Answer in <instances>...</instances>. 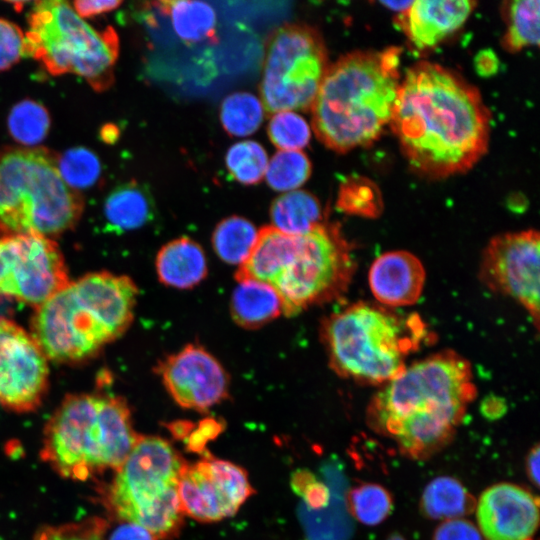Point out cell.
Instances as JSON below:
<instances>
[{
  "mask_svg": "<svg viewBox=\"0 0 540 540\" xmlns=\"http://www.w3.org/2000/svg\"><path fill=\"white\" fill-rule=\"evenodd\" d=\"M490 113L456 72L422 61L400 82L390 120L409 165L430 178L464 173L486 153Z\"/></svg>",
  "mask_w": 540,
  "mask_h": 540,
  "instance_id": "obj_1",
  "label": "cell"
},
{
  "mask_svg": "<svg viewBox=\"0 0 540 540\" xmlns=\"http://www.w3.org/2000/svg\"><path fill=\"white\" fill-rule=\"evenodd\" d=\"M472 376L469 362L453 351L415 362L373 396L367 422L405 456L427 458L452 440L476 396Z\"/></svg>",
  "mask_w": 540,
  "mask_h": 540,
  "instance_id": "obj_2",
  "label": "cell"
},
{
  "mask_svg": "<svg viewBox=\"0 0 540 540\" xmlns=\"http://www.w3.org/2000/svg\"><path fill=\"white\" fill-rule=\"evenodd\" d=\"M355 269L352 247L340 227L323 221L302 235L264 226L244 264L249 278L276 290L287 316L340 298Z\"/></svg>",
  "mask_w": 540,
  "mask_h": 540,
  "instance_id": "obj_3",
  "label": "cell"
},
{
  "mask_svg": "<svg viewBox=\"0 0 540 540\" xmlns=\"http://www.w3.org/2000/svg\"><path fill=\"white\" fill-rule=\"evenodd\" d=\"M398 48L353 51L329 65L311 106L312 126L329 149L374 142L390 123L400 84Z\"/></svg>",
  "mask_w": 540,
  "mask_h": 540,
  "instance_id": "obj_4",
  "label": "cell"
},
{
  "mask_svg": "<svg viewBox=\"0 0 540 540\" xmlns=\"http://www.w3.org/2000/svg\"><path fill=\"white\" fill-rule=\"evenodd\" d=\"M138 293L128 276L89 273L36 307L31 335L48 360H86L129 328Z\"/></svg>",
  "mask_w": 540,
  "mask_h": 540,
  "instance_id": "obj_5",
  "label": "cell"
},
{
  "mask_svg": "<svg viewBox=\"0 0 540 540\" xmlns=\"http://www.w3.org/2000/svg\"><path fill=\"white\" fill-rule=\"evenodd\" d=\"M140 436L123 398L69 394L44 427L40 457L62 478L87 481L117 470Z\"/></svg>",
  "mask_w": 540,
  "mask_h": 540,
  "instance_id": "obj_6",
  "label": "cell"
},
{
  "mask_svg": "<svg viewBox=\"0 0 540 540\" xmlns=\"http://www.w3.org/2000/svg\"><path fill=\"white\" fill-rule=\"evenodd\" d=\"M416 313L401 315L388 307L357 302L331 314L321 338L331 369L363 384H386L406 369L408 355L430 338Z\"/></svg>",
  "mask_w": 540,
  "mask_h": 540,
  "instance_id": "obj_7",
  "label": "cell"
},
{
  "mask_svg": "<svg viewBox=\"0 0 540 540\" xmlns=\"http://www.w3.org/2000/svg\"><path fill=\"white\" fill-rule=\"evenodd\" d=\"M83 199L45 148L0 151V230L51 238L75 226Z\"/></svg>",
  "mask_w": 540,
  "mask_h": 540,
  "instance_id": "obj_8",
  "label": "cell"
},
{
  "mask_svg": "<svg viewBox=\"0 0 540 540\" xmlns=\"http://www.w3.org/2000/svg\"><path fill=\"white\" fill-rule=\"evenodd\" d=\"M186 463L167 440L141 435L105 488L104 503L118 521L144 528L155 540L172 539L184 522L178 481Z\"/></svg>",
  "mask_w": 540,
  "mask_h": 540,
  "instance_id": "obj_9",
  "label": "cell"
},
{
  "mask_svg": "<svg viewBox=\"0 0 540 540\" xmlns=\"http://www.w3.org/2000/svg\"><path fill=\"white\" fill-rule=\"evenodd\" d=\"M25 34V55L52 75L73 73L102 91L114 79L119 40L111 27L97 31L67 2L38 1L32 7Z\"/></svg>",
  "mask_w": 540,
  "mask_h": 540,
  "instance_id": "obj_10",
  "label": "cell"
},
{
  "mask_svg": "<svg viewBox=\"0 0 540 540\" xmlns=\"http://www.w3.org/2000/svg\"><path fill=\"white\" fill-rule=\"evenodd\" d=\"M328 57L321 35L312 27L286 24L267 42L260 92L266 111L311 109Z\"/></svg>",
  "mask_w": 540,
  "mask_h": 540,
  "instance_id": "obj_11",
  "label": "cell"
},
{
  "mask_svg": "<svg viewBox=\"0 0 540 540\" xmlns=\"http://www.w3.org/2000/svg\"><path fill=\"white\" fill-rule=\"evenodd\" d=\"M69 282L64 257L51 238L0 237V297L38 307Z\"/></svg>",
  "mask_w": 540,
  "mask_h": 540,
  "instance_id": "obj_12",
  "label": "cell"
},
{
  "mask_svg": "<svg viewBox=\"0 0 540 540\" xmlns=\"http://www.w3.org/2000/svg\"><path fill=\"white\" fill-rule=\"evenodd\" d=\"M539 233L498 235L483 251L479 278L490 290L519 303L539 327Z\"/></svg>",
  "mask_w": 540,
  "mask_h": 540,
  "instance_id": "obj_13",
  "label": "cell"
},
{
  "mask_svg": "<svg viewBox=\"0 0 540 540\" xmlns=\"http://www.w3.org/2000/svg\"><path fill=\"white\" fill-rule=\"evenodd\" d=\"M253 492L242 467L211 455L186 463L178 481L182 513L200 522L232 516Z\"/></svg>",
  "mask_w": 540,
  "mask_h": 540,
  "instance_id": "obj_14",
  "label": "cell"
},
{
  "mask_svg": "<svg viewBox=\"0 0 540 540\" xmlns=\"http://www.w3.org/2000/svg\"><path fill=\"white\" fill-rule=\"evenodd\" d=\"M48 379V359L34 337L0 316V405L20 413L35 410Z\"/></svg>",
  "mask_w": 540,
  "mask_h": 540,
  "instance_id": "obj_15",
  "label": "cell"
},
{
  "mask_svg": "<svg viewBox=\"0 0 540 540\" xmlns=\"http://www.w3.org/2000/svg\"><path fill=\"white\" fill-rule=\"evenodd\" d=\"M156 373L182 408L206 412L229 395V376L205 348L188 344L160 361Z\"/></svg>",
  "mask_w": 540,
  "mask_h": 540,
  "instance_id": "obj_16",
  "label": "cell"
},
{
  "mask_svg": "<svg viewBox=\"0 0 540 540\" xmlns=\"http://www.w3.org/2000/svg\"><path fill=\"white\" fill-rule=\"evenodd\" d=\"M476 516L486 540H527L538 527L539 501L518 485L498 483L481 494Z\"/></svg>",
  "mask_w": 540,
  "mask_h": 540,
  "instance_id": "obj_17",
  "label": "cell"
},
{
  "mask_svg": "<svg viewBox=\"0 0 540 540\" xmlns=\"http://www.w3.org/2000/svg\"><path fill=\"white\" fill-rule=\"evenodd\" d=\"M475 6L469 0L413 1L397 15L396 24L417 49H429L458 30Z\"/></svg>",
  "mask_w": 540,
  "mask_h": 540,
  "instance_id": "obj_18",
  "label": "cell"
},
{
  "mask_svg": "<svg viewBox=\"0 0 540 540\" xmlns=\"http://www.w3.org/2000/svg\"><path fill=\"white\" fill-rule=\"evenodd\" d=\"M368 281L372 294L382 306H408L421 296L425 269L412 253L389 251L374 260Z\"/></svg>",
  "mask_w": 540,
  "mask_h": 540,
  "instance_id": "obj_19",
  "label": "cell"
},
{
  "mask_svg": "<svg viewBox=\"0 0 540 540\" xmlns=\"http://www.w3.org/2000/svg\"><path fill=\"white\" fill-rule=\"evenodd\" d=\"M156 272L168 287L190 289L207 275V260L202 247L188 237L166 243L157 253Z\"/></svg>",
  "mask_w": 540,
  "mask_h": 540,
  "instance_id": "obj_20",
  "label": "cell"
},
{
  "mask_svg": "<svg viewBox=\"0 0 540 540\" xmlns=\"http://www.w3.org/2000/svg\"><path fill=\"white\" fill-rule=\"evenodd\" d=\"M103 215L108 231L127 232L150 222L155 215V205L149 191L131 181L116 187L108 195Z\"/></svg>",
  "mask_w": 540,
  "mask_h": 540,
  "instance_id": "obj_21",
  "label": "cell"
},
{
  "mask_svg": "<svg viewBox=\"0 0 540 540\" xmlns=\"http://www.w3.org/2000/svg\"><path fill=\"white\" fill-rule=\"evenodd\" d=\"M235 323L245 329L260 328L283 313L281 299L269 284L256 280L238 281L230 300Z\"/></svg>",
  "mask_w": 540,
  "mask_h": 540,
  "instance_id": "obj_22",
  "label": "cell"
},
{
  "mask_svg": "<svg viewBox=\"0 0 540 540\" xmlns=\"http://www.w3.org/2000/svg\"><path fill=\"white\" fill-rule=\"evenodd\" d=\"M273 227L287 235H302L322 222L318 199L311 193L296 190L277 197L270 208Z\"/></svg>",
  "mask_w": 540,
  "mask_h": 540,
  "instance_id": "obj_23",
  "label": "cell"
},
{
  "mask_svg": "<svg viewBox=\"0 0 540 540\" xmlns=\"http://www.w3.org/2000/svg\"><path fill=\"white\" fill-rule=\"evenodd\" d=\"M476 501L455 478L442 476L433 479L423 491L420 508L431 519H457L471 513Z\"/></svg>",
  "mask_w": 540,
  "mask_h": 540,
  "instance_id": "obj_24",
  "label": "cell"
},
{
  "mask_svg": "<svg viewBox=\"0 0 540 540\" xmlns=\"http://www.w3.org/2000/svg\"><path fill=\"white\" fill-rule=\"evenodd\" d=\"M159 9L169 15L175 33L187 43H197L214 38L216 14L209 4L202 1H162Z\"/></svg>",
  "mask_w": 540,
  "mask_h": 540,
  "instance_id": "obj_25",
  "label": "cell"
},
{
  "mask_svg": "<svg viewBox=\"0 0 540 540\" xmlns=\"http://www.w3.org/2000/svg\"><path fill=\"white\" fill-rule=\"evenodd\" d=\"M258 236L255 226L246 218L230 216L214 229L212 246L225 263L241 265L249 256Z\"/></svg>",
  "mask_w": 540,
  "mask_h": 540,
  "instance_id": "obj_26",
  "label": "cell"
},
{
  "mask_svg": "<svg viewBox=\"0 0 540 540\" xmlns=\"http://www.w3.org/2000/svg\"><path fill=\"white\" fill-rule=\"evenodd\" d=\"M504 16L507 29L502 45L510 52H518L523 48L539 45V11L538 0H517L506 2Z\"/></svg>",
  "mask_w": 540,
  "mask_h": 540,
  "instance_id": "obj_27",
  "label": "cell"
},
{
  "mask_svg": "<svg viewBox=\"0 0 540 540\" xmlns=\"http://www.w3.org/2000/svg\"><path fill=\"white\" fill-rule=\"evenodd\" d=\"M262 102L248 92L228 95L221 104L220 120L227 133L233 136H248L262 123Z\"/></svg>",
  "mask_w": 540,
  "mask_h": 540,
  "instance_id": "obj_28",
  "label": "cell"
},
{
  "mask_svg": "<svg viewBox=\"0 0 540 540\" xmlns=\"http://www.w3.org/2000/svg\"><path fill=\"white\" fill-rule=\"evenodd\" d=\"M50 128V116L46 108L30 99L14 105L8 116V129L11 136L27 146L39 144Z\"/></svg>",
  "mask_w": 540,
  "mask_h": 540,
  "instance_id": "obj_29",
  "label": "cell"
},
{
  "mask_svg": "<svg viewBox=\"0 0 540 540\" xmlns=\"http://www.w3.org/2000/svg\"><path fill=\"white\" fill-rule=\"evenodd\" d=\"M311 168L310 160L303 152L279 151L268 162L264 177L272 189L290 192L308 180Z\"/></svg>",
  "mask_w": 540,
  "mask_h": 540,
  "instance_id": "obj_30",
  "label": "cell"
},
{
  "mask_svg": "<svg viewBox=\"0 0 540 540\" xmlns=\"http://www.w3.org/2000/svg\"><path fill=\"white\" fill-rule=\"evenodd\" d=\"M230 175L244 185L257 184L265 175L268 157L257 142L247 140L232 145L225 157Z\"/></svg>",
  "mask_w": 540,
  "mask_h": 540,
  "instance_id": "obj_31",
  "label": "cell"
},
{
  "mask_svg": "<svg viewBox=\"0 0 540 540\" xmlns=\"http://www.w3.org/2000/svg\"><path fill=\"white\" fill-rule=\"evenodd\" d=\"M348 508L359 522L373 526L389 516L393 509V500L383 486L365 483L350 491Z\"/></svg>",
  "mask_w": 540,
  "mask_h": 540,
  "instance_id": "obj_32",
  "label": "cell"
},
{
  "mask_svg": "<svg viewBox=\"0 0 540 540\" xmlns=\"http://www.w3.org/2000/svg\"><path fill=\"white\" fill-rule=\"evenodd\" d=\"M57 166L63 181L74 190L92 186L101 173L99 158L84 147L67 150L57 160Z\"/></svg>",
  "mask_w": 540,
  "mask_h": 540,
  "instance_id": "obj_33",
  "label": "cell"
},
{
  "mask_svg": "<svg viewBox=\"0 0 540 540\" xmlns=\"http://www.w3.org/2000/svg\"><path fill=\"white\" fill-rule=\"evenodd\" d=\"M268 136L281 151H299L310 140V128L299 114L280 111L273 114L268 124Z\"/></svg>",
  "mask_w": 540,
  "mask_h": 540,
  "instance_id": "obj_34",
  "label": "cell"
},
{
  "mask_svg": "<svg viewBox=\"0 0 540 540\" xmlns=\"http://www.w3.org/2000/svg\"><path fill=\"white\" fill-rule=\"evenodd\" d=\"M337 206L346 213L366 217L378 216L382 209L377 188L363 178H352L341 185Z\"/></svg>",
  "mask_w": 540,
  "mask_h": 540,
  "instance_id": "obj_35",
  "label": "cell"
},
{
  "mask_svg": "<svg viewBox=\"0 0 540 540\" xmlns=\"http://www.w3.org/2000/svg\"><path fill=\"white\" fill-rule=\"evenodd\" d=\"M108 522L90 518L80 522L41 528L35 540H105Z\"/></svg>",
  "mask_w": 540,
  "mask_h": 540,
  "instance_id": "obj_36",
  "label": "cell"
},
{
  "mask_svg": "<svg viewBox=\"0 0 540 540\" xmlns=\"http://www.w3.org/2000/svg\"><path fill=\"white\" fill-rule=\"evenodd\" d=\"M293 491L301 497L304 510L316 512L325 509L332 500L331 491L324 482L307 469H300L292 474Z\"/></svg>",
  "mask_w": 540,
  "mask_h": 540,
  "instance_id": "obj_37",
  "label": "cell"
},
{
  "mask_svg": "<svg viewBox=\"0 0 540 540\" xmlns=\"http://www.w3.org/2000/svg\"><path fill=\"white\" fill-rule=\"evenodd\" d=\"M25 55V35L14 23L0 18V71L9 69Z\"/></svg>",
  "mask_w": 540,
  "mask_h": 540,
  "instance_id": "obj_38",
  "label": "cell"
},
{
  "mask_svg": "<svg viewBox=\"0 0 540 540\" xmlns=\"http://www.w3.org/2000/svg\"><path fill=\"white\" fill-rule=\"evenodd\" d=\"M433 540H482L480 531L470 521L450 519L435 530Z\"/></svg>",
  "mask_w": 540,
  "mask_h": 540,
  "instance_id": "obj_39",
  "label": "cell"
},
{
  "mask_svg": "<svg viewBox=\"0 0 540 540\" xmlns=\"http://www.w3.org/2000/svg\"><path fill=\"white\" fill-rule=\"evenodd\" d=\"M121 1L81 0L73 3L74 11L81 17L87 18L116 9Z\"/></svg>",
  "mask_w": 540,
  "mask_h": 540,
  "instance_id": "obj_40",
  "label": "cell"
},
{
  "mask_svg": "<svg viewBox=\"0 0 540 540\" xmlns=\"http://www.w3.org/2000/svg\"><path fill=\"white\" fill-rule=\"evenodd\" d=\"M107 540H155L144 528L125 521H119ZM106 540V539H105Z\"/></svg>",
  "mask_w": 540,
  "mask_h": 540,
  "instance_id": "obj_41",
  "label": "cell"
},
{
  "mask_svg": "<svg viewBox=\"0 0 540 540\" xmlns=\"http://www.w3.org/2000/svg\"><path fill=\"white\" fill-rule=\"evenodd\" d=\"M481 411L486 418L495 420L505 413L506 405L499 398L490 397L483 401Z\"/></svg>",
  "mask_w": 540,
  "mask_h": 540,
  "instance_id": "obj_42",
  "label": "cell"
},
{
  "mask_svg": "<svg viewBox=\"0 0 540 540\" xmlns=\"http://www.w3.org/2000/svg\"><path fill=\"white\" fill-rule=\"evenodd\" d=\"M539 445H535L529 452L527 459H526V470L527 474L530 478V480L535 484V486H539Z\"/></svg>",
  "mask_w": 540,
  "mask_h": 540,
  "instance_id": "obj_43",
  "label": "cell"
},
{
  "mask_svg": "<svg viewBox=\"0 0 540 540\" xmlns=\"http://www.w3.org/2000/svg\"><path fill=\"white\" fill-rule=\"evenodd\" d=\"M477 67L484 75L490 74L497 68L495 56L490 51H483L477 56Z\"/></svg>",
  "mask_w": 540,
  "mask_h": 540,
  "instance_id": "obj_44",
  "label": "cell"
},
{
  "mask_svg": "<svg viewBox=\"0 0 540 540\" xmlns=\"http://www.w3.org/2000/svg\"><path fill=\"white\" fill-rule=\"evenodd\" d=\"M412 2L413 1H383L381 4L391 10L401 13L408 9Z\"/></svg>",
  "mask_w": 540,
  "mask_h": 540,
  "instance_id": "obj_45",
  "label": "cell"
},
{
  "mask_svg": "<svg viewBox=\"0 0 540 540\" xmlns=\"http://www.w3.org/2000/svg\"><path fill=\"white\" fill-rule=\"evenodd\" d=\"M389 540H404L400 535H393L389 538Z\"/></svg>",
  "mask_w": 540,
  "mask_h": 540,
  "instance_id": "obj_46",
  "label": "cell"
},
{
  "mask_svg": "<svg viewBox=\"0 0 540 540\" xmlns=\"http://www.w3.org/2000/svg\"><path fill=\"white\" fill-rule=\"evenodd\" d=\"M527 540H532V539H527Z\"/></svg>",
  "mask_w": 540,
  "mask_h": 540,
  "instance_id": "obj_47",
  "label": "cell"
}]
</instances>
